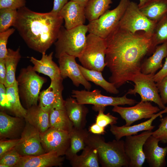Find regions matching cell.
<instances>
[{
	"instance_id": "cell-33",
	"label": "cell",
	"mask_w": 167,
	"mask_h": 167,
	"mask_svg": "<svg viewBox=\"0 0 167 167\" xmlns=\"http://www.w3.org/2000/svg\"><path fill=\"white\" fill-rule=\"evenodd\" d=\"M19 118L11 117L2 111L0 112V135L9 137L19 129L20 121Z\"/></svg>"
},
{
	"instance_id": "cell-13",
	"label": "cell",
	"mask_w": 167,
	"mask_h": 167,
	"mask_svg": "<svg viewBox=\"0 0 167 167\" xmlns=\"http://www.w3.org/2000/svg\"><path fill=\"white\" fill-rule=\"evenodd\" d=\"M20 140L14 148L21 156H37L45 153L41 146L40 133L27 122Z\"/></svg>"
},
{
	"instance_id": "cell-29",
	"label": "cell",
	"mask_w": 167,
	"mask_h": 167,
	"mask_svg": "<svg viewBox=\"0 0 167 167\" xmlns=\"http://www.w3.org/2000/svg\"><path fill=\"white\" fill-rule=\"evenodd\" d=\"M78 66L83 75L88 81L93 83L110 93L117 94L119 93L118 90L113 84L105 79L101 72L86 69L79 64Z\"/></svg>"
},
{
	"instance_id": "cell-16",
	"label": "cell",
	"mask_w": 167,
	"mask_h": 167,
	"mask_svg": "<svg viewBox=\"0 0 167 167\" xmlns=\"http://www.w3.org/2000/svg\"><path fill=\"white\" fill-rule=\"evenodd\" d=\"M74 56L64 54L58 58L60 75L65 79L69 77L76 87L83 85L87 90L91 88V84L86 79L80 71Z\"/></svg>"
},
{
	"instance_id": "cell-15",
	"label": "cell",
	"mask_w": 167,
	"mask_h": 167,
	"mask_svg": "<svg viewBox=\"0 0 167 167\" xmlns=\"http://www.w3.org/2000/svg\"><path fill=\"white\" fill-rule=\"evenodd\" d=\"M63 79L51 80L49 87L40 92L39 106L44 110L49 112L53 109L65 107V101L62 96L64 88Z\"/></svg>"
},
{
	"instance_id": "cell-40",
	"label": "cell",
	"mask_w": 167,
	"mask_h": 167,
	"mask_svg": "<svg viewBox=\"0 0 167 167\" xmlns=\"http://www.w3.org/2000/svg\"><path fill=\"white\" fill-rule=\"evenodd\" d=\"M25 0H0V9L18 10L25 6Z\"/></svg>"
},
{
	"instance_id": "cell-37",
	"label": "cell",
	"mask_w": 167,
	"mask_h": 167,
	"mask_svg": "<svg viewBox=\"0 0 167 167\" xmlns=\"http://www.w3.org/2000/svg\"><path fill=\"white\" fill-rule=\"evenodd\" d=\"M161 123L158 128L152 131V135L160 142L167 143V116L160 120Z\"/></svg>"
},
{
	"instance_id": "cell-35",
	"label": "cell",
	"mask_w": 167,
	"mask_h": 167,
	"mask_svg": "<svg viewBox=\"0 0 167 167\" xmlns=\"http://www.w3.org/2000/svg\"><path fill=\"white\" fill-rule=\"evenodd\" d=\"M18 15L17 10L0 9V32L6 31L15 23Z\"/></svg>"
},
{
	"instance_id": "cell-46",
	"label": "cell",
	"mask_w": 167,
	"mask_h": 167,
	"mask_svg": "<svg viewBox=\"0 0 167 167\" xmlns=\"http://www.w3.org/2000/svg\"><path fill=\"white\" fill-rule=\"evenodd\" d=\"M6 73L5 59H0V83L4 84L6 80Z\"/></svg>"
},
{
	"instance_id": "cell-26",
	"label": "cell",
	"mask_w": 167,
	"mask_h": 167,
	"mask_svg": "<svg viewBox=\"0 0 167 167\" xmlns=\"http://www.w3.org/2000/svg\"><path fill=\"white\" fill-rule=\"evenodd\" d=\"M73 167H99V161L97 150L86 145L80 155H76L69 160Z\"/></svg>"
},
{
	"instance_id": "cell-1",
	"label": "cell",
	"mask_w": 167,
	"mask_h": 167,
	"mask_svg": "<svg viewBox=\"0 0 167 167\" xmlns=\"http://www.w3.org/2000/svg\"><path fill=\"white\" fill-rule=\"evenodd\" d=\"M105 39V62L111 73L109 81L117 88L141 72L144 59L156 47L152 37L143 32L133 33L118 25Z\"/></svg>"
},
{
	"instance_id": "cell-30",
	"label": "cell",
	"mask_w": 167,
	"mask_h": 167,
	"mask_svg": "<svg viewBox=\"0 0 167 167\" xmlns=\"http://www.w3.org/2000/svg\"><path fill=\"white\" fill-rule=\"evenodd\" d=\"M21 58L19 48L16 50L7 49V54L5 58L6 73L4 85L6 87L12 85L16 81L15 72Z\"/></svg>"
},
{
	"instance_id": "cell-14",
	"label": "cell",
	"mask_w": 167,
	"mask_h": 167,
	"mask_svg": "<svg viewBox=\"0 0 167 167\" xmlns=\"http://www.w3.org/2000/svg\"><path fill=\"white\" fill-rule=\"evenodd\" d=\"M40 135L41 144L47 152H54L59 156L66 154L70 144L68 132L49 127Z\"/></svg>"
},
{
	"instance_id": "cell-21",
	"label": "cell",
	"mask_w": 167,
	"mask_h": 167,
	"mask_svg": "<svg viewBox=\"0 0 167 167\" xmlns=\"http://www.w3.org/2000/svg\"><path fill=\"white\" fill-rule=\"evenodd\" d=\"M53 52L49 55L43 54L40 60L33 57H30V61L33 65V69L36 72L48 76L51 80L63 79L61 76L59 66L53 60Z\"/></svg>"
},
{
	"instance_id": "cell-48",
	"label": "cell",
	"mask_w": 167,
	"mask_h": 167,
	"mask_svg": "<svg viewBox=\"0 0 167 167\" xmlns=\"http://www.w3.org/2000/svg\"><path fill=\"white\" fill-rule=\"evenodd\" d=\"M89 0H71L79 4L81 6L84 7Z\"/></svg>"
},
{
	"instance_id": "cell-5",
	"label": "cell",
	"mask_w": 167,
	"mask_h": 167,
	"mask_svg": "<svg viewBox=\"0 0 167 167\" xmlns=\"http://www.w3.org/2000/svg\"><path fill=\"white\" fill-rule=\"evenodd\" d=\"M106 40L94 34L87 36L85 47L78 58L82 66L91 70L103 71L105 66Z\"/></svg>"
},
{
	"instance_id": "cell-6",
	"label": "cell",
	"mask_w": 167,
	"mask_h": 167,
	"mask_svg": "<svg viewBox=\"0 0 167 167\" xmlns=\"http://www.w3.org/2000/svg\"><path fill=\"white\" fill-rule=\"evenodd\" d=\"M16 79L19 96L24 100L27 107L37 105L40 90L46 78L37 74L29 65L21 69Z\"/></svg>"
},
{
	"instance_id": "cell-8",
	"label": "cell",
	"mask_w": 167,
	"mask_h": 167,
	"mask_svg": "<svg viewBox=\"0 0 167 167\" xmlns=\"http://www.w3.org/2000/svg\"><path fill=\"white\" fill-rule=\"evenodd\" d=\"M130 0H120L114 9L108 10L99 18L89 22L88 32L105 39L118 26L129 3Z\"/></svg>"
},
{
	"instance_id": "cell-47",
	"label": "cell",
	"mask_w": 167,
	"mask_h": 167,
	"mask_svg": "<svg viewBox=\"0 0 167 167\" xmlns=\"http://www.w3.org/2000/svg\"><path fill=\"white\" fill-rule=\"evenodd\" d=\"M105 127L101 126L96 123L92 124L89 128L92 133L96 135H103L105 132Z\"/></svg>"
},
{
	"instance_id": "cell-42",
	"label": "cell",
	"mask_w": 167,
	"mask_h": 167,
	"mask_svg": "<svg viewBox=\"0 0 167 167\" xmlns=\"http://www.w3.org/2000/svg\"><path fill=\"white\" fill-rule=\"evenodd\" d=\"M20 139L1 140L0 142V157L4 154L14 148L18 144Z\"/></svg>"
},
{
	"instance_id": "cell-32",
	"label": "cell",
	"mask_w": 167,
	"mask_h": 167,
	"mask_svg": "<svg viewBox=\"0 0 167 167\" xmlns=\"http://www.w3.org/2000/svg\"><path fill=\"white\" fill-rule=\"evenodd\" d=\"M6 88L7 97L11 106L10 111L18 117L25 118L27 110L20 103L17 81Z\"/></svg>"
},
{
	"instance_id": "cell-45",
	"label": "cell",
	"mask_w": 167,
	"mask_h": 167,
	"mask_svg": "<svg viewBox=\"0 0 167 167\" xmlns=\"http://www.w3.org/2000/svg\"><path fill=\"white\" fill-rule=\"evenodd\" d=\"M69 0H54L53 7L51 12L58 14Z\"/></svg>"
},
{
	"instance_id": "cell-25",
	"label": "cell",
	"mask_w": 167,
	"mask_h": 167,
	"mask_svg": "<svg viewBox=\"0 0 167 167\" xmlns=\"http://www.w3.org/2000/svg\"><path fill=\"white\" fill-rule=\"evenodd\" d=\"M89 133L84 128L73 127L69 133L70 144L65 154L69 160L85 148Z\"/></svg>"
},
{
	"instance_id": "cell-4",
	"label": "cell",
	"mask_w": 167,
	"mask_h": 167,
	"mask_svg": "<svg viewBox=\"0 0 167 167\" xmlns=\"http://www.w3.org/2000/svg\"><path fill=\"white\" fill-rule=\"evenodd\" d=\"M88 32L87 25L84 24L69 29L62 26L54 43L55 57L58 58L66 54L78 58L85 47Z\"/></svg>"
},
{
	"instance_id": "cell-19",
	"label": "cell",
	"mask_w": 167,
	"mask_h": 167,
	"mask_svg": "<svg viewBox=\"0 0 167 167\" xmlns=\"http://www.w3.org/2000/svg\"><path fill=\"white\" fill-rule=\"evenodd\" d=\"M84 7L70 1L63 7L58 14L65 21V28L69 29L84 24L86 19Z\"/></svg>"
},
{
	"instance_id": "cell-38",
	"label": "cell",
	"mask_w": 167,
	"mask_h": 167,
	"mask_svg": "<svg viewBox=\"0 0 167 167\" xmlns=\"http://www.w3.org/2000/svg\"><path fill=\"white\" fill-rule=\"evenodd\" d=\"M104 111L100 110L96 116V123L100 126L105 127L108 125L115 124L117 122L118 118L111 115L109 113H104Z\"/></svg>"
},
{
	"instance_id": "cell-23",
	"label": "cell",
	"mask_w": 167,
	"mask_h": 167,
	"mask_svg": "<svg viewBox=\"0 0 167 167\" xmlns=\"http://www.w3.org/2000/svg\"><path fill=\"white\" fill-rule=\"evenodd\" d=\"M167 56V42L157 45L152 55L143 61L141 67V72L146 75H155L162 67V60Z\"/></svg>"
},
{
	"instance_id": "cell-28",
	"label": "cell",
	"mask_w": 167,
	"mask_h": 167,
	"mask_svg": "<svg viewBox=\"0 0 167 167\" xmlns=\"http://www.w3.org/2000/svg\"><path fill=\"white\" fill-rule=\"evenodd\" d=\"M50 127L68 132L74 127L73 123L69 119L65 108L53 109L49 112Z\"/></svg>"
},
{
	"instance_id": "cell-10",
	"label": "cell",
	"mask_w": 167,
	"mask_h": 167,
	"mask_svg": "<svg viewBox=\"0 0 167 167\" xmlns=\"http://www.w3.org/2000/svg\"><path fill=\"white\" fill-rule=\"evenodd\" d=\"M154 74L146 75L140 72L136 75L131 81L135 84L133 89H129L126 94L135 95L138 94L141 101L153 102L161 109L166 107L162 103L153 76Z\"/></svg>"
},
{
	"instance_id": "cell-18",
	"label": "cell",
	"mask_w": 167,
	"mask_h": 167,
	"mask_svg": "<svg viewBox=\"0 0 167 167\" xmlns=\"http://www.w3.org/2000/svg\"><path fill=\"white\" fill-rule=\"evenodd\" d=\"M63 159L54 152L37 156H21L15 167H47L60 166Z\"/></svg>"
},
{
	"instance_id": "cell-36",
	"label": "cell",
	"mask_w": 167,
	"mask_h": 167,
	"mask_svg": "<svg viewBox=\"0 0 167 167\" xmlns=\"http://www.w3.org/2000/svg\"><path fill=\"white\" fill-rule=\"evenodd\" d=\"M21 156L14 148L0 157V164L6 165L8 167H14L18 162Z\"/></svg>"
},
{
	"instance_id": "cell-20",
	"label": "cell",
	"mask_w": 167,
	"mask_h": 167,
	"mask_svg": "<svg viewBox=\"0 0 167 167\" xmlns=\"http://www.w3.org/2000/svg\"><path fill=\"white\" fill-rule=\"evenodd\" d=\"M167 113V107L162 111L156 114L148 120L133 126H118L115 124L110 125V131L116 139L120 140L123 137L137 135L141 131H152L155 127L152 125L153 121L162 114Z\"/></svg>"
},
{
	"instance_id": "cell-43",
	"label": "cell",
	"mask_w": 167,
	"mask_h": 167,
	"mask_svg": "<svg viewBox=\"0 0 167 167\" xmlns=\"http://www.w3.org/2000/svg\"><path fill=\"white\" fill-rule=\"evenodd\" d=\"M0 106L2 110L10 111L11 106L8 100L6 88L3 84L0 83Z\"/></svg>"
},
{
	"instance_id": "cell-11",
	"label": "cell",
	"mask_w": 167,
	"mask_h": 167,
	"mask_svg": "<svg viewBox=\"0 0 167 167\" xmlns=\"http://www.w3.org/2000/svg\"><path fill=\"white\" fill-rule=\"evenodd\" d=\"M152 131H144L139 135L126 136L124 150L129 162V167H142L145 158L143 146Z\"/></svg>"
},
{
	"instance_id": "cell-17",
	"label": "cell",
	"mask_w": 167,
	"mask_h": 167,
	"mask_svg": "<svg viewBox=\"0 0 167 167\" xmlns=\"http://www.w3.org/2000/svg\"><path fill=\"white\" fill-rule=\"evenodd\" d=\"M159 141L151 135L147 139L143 146L145 160L151 167H163L166 164L165 157L167 146L164 147L158 145Z\"/></svg>"
},
{
	"instance_id": "cell-3",
	"label": "cell",
	"mask_w": 167,
	"mask_h": 167,
	"mask_svg": "<svg viewBox=\"0 0 167 167\" xmlns=\"http://www.w3.org/2000/svg\"><path fill=\"white\" fill-rule=\"evenodd\" d=\"M86 144L97 150L102 167H129L123 140L116 139L106 142L101 135L90 133Z\"/></svg>"
},
{
	"instance_id": "cell-24",
	"label": "cell",
	"mask_w": 167,
	"mask_h": 167,
	"mask_svg": "<svg viewBox=\"0 0 167 167\" xmlns=\"http://www.w3.org/2000/svg\"><path fill=\"white\" fill-rule=\"evenodd\" d=\"M27 122L37 129L40 133L49 127V113L42 109L39 105H34L28 108L25 117Z\"/></svg>"
},
{
	"instance_id": "cell-41",
	"label": "cell",
	"mask_w": 167,
	"mask_h": 167,
	"mask_svg": "<svg viewBox=\"0 0 167 167\" xmlns=\"http://www.w3.org/2000/svg\"><path fill=\"white\" fill-rule=\"evenodd\" d=\"M156 84L161 101L165 105L167 104V75Z\"/></svg>"
},
{
	"instance_id": "cell-39",
	"label": "cell",
	"mask_w": 167,
	"mask_h": 167,
	"mask_svg": "<svg viewBox=\"0 0 167 167\" xmlns=\"http://www.w3.org/2000/svg\"><path fill=\"white\" fill-rule=\"evenodd\" d=\"M14 28H9L0 32V59H5L6 57L7 49L6 45L9 36L15 32Z\"/></svg>"
},
{
	"instance_id": "cell-7",
	"label": "cell",
	"mask_w": 167,
	"mask_h": 167,
	"mask_svg": "<svg viewBox=\"0 0 167 167\" xmlns=\"http://www.w3.org/2000/svg\"><path fill=\"white\" fill-rule=\"evenodd\" d=\"M101 92V90L97 89L92 91L73 90L72 91V96L80 104L93 105L92 109L96 111H105V107L108 106L125 105L131 106L137 103L135 100L127 98V94L121 97H114L103 95Z\"/></svg>"
},
{
	"instance_id": "cell-27",
	"label": "cell",
	"mask_w": 167,
	"mask_h": 167,
	"mask_svg": "<svg viewBox=\"0 0 167 167\" xmlns=\"http://www.w3.org/2000/svg\"><path fill=\"white\" fill-rule=\"evenodd\" d=\"M139 8L148 19L157 22L167 13V0H150Z\"/></svg>"
},
{
	"instance_id": "cell-49",
	"label": "cell",
	"mask_w": 167,
	"mask_h": 167,
	"mask_svg": "<svg viewBox=\"0 0 167 167\" xmlns=\"http://www.w3.org/2000/svg\"><path fill=\"white\" fill-rule=\"evenodd\" d=\"M139 3L138 4L139 7L140 8L143 6L145 3L150 0H139Z\"/></svg>"
},
{
	"instance_id": "cell-9",
	"label": "cell",
	"mask_w": 167,
	"mask_h": 167,
	"mask_svg": "<svg viewBox=\"0 0 167 167\" xmlns=\"http://www.w3.org/2000/svg\"><path fill=\"white\" fill-rule=\"evenodd\" d=\"M157 22L148 19L141 11L136 3L130 1L118 26L132 33L142 31L152 37Z\"/></svg>"
},
{
	"instance_id": "cell-34",
	"label": "cell",
	"mask_w": 167,
	"mask_h": 167,
	"mask_svg": "<svg viewBox=\"0 0 167 167\" xmlns=\"http://www.w3.org/2000/svg\"><path fill=\"white\" fill-rule=\"evenodd\" d=\"M152 38L155 47L167 42V13L157 22Z\"/></svg>"
},
{
	"instance_id": "cell-2",
	"label": "cell",
	"mask_w": 167,
	"mask_h": 167,
	"mask_svg": "<svg viewBox=\"0 0 167 167\" xmlns=\"http://www.w3.org/2000/svg\"><path fill=\"white\" fill-rule=\"evenodd\" d=\"M17 11L13 26L29 48L45 53L57 40L63 19L58 14L35 12L25 6Z\"/></svg>"
},
{
	"instance_id": "cell-31",
	"label": "cell",
	"mask_w": 167,
	"mask_h": 167,
	"mask_svg": "<svg viewBox=\"0 0 167 167\" xmlns=\"http://www.w3.org/2000/svg\"><path fill=\"white\" fill-rule=\"evenodd\" d=\"M111 0H89L84 8L86 18L89 22L99 18L110 8Z\"/></svg>"
},
{
	"instance_id": "cell-44",
	"label": "cell",
	"mask_w": 167,
	"mask_h": 167,
	"mask_svg": "<svg viewBox=\"0 0 167 167\" xmlns=\"http://www.w3.org/2000/svg\"><path fill=\"white\" fill-rule=\"evenodd\" d=\"M167 75V57L165 58L164 64L161 69L153 76L155 83L161 81L164 77Z\"/></svg>"
},
{
	"instance_id": "cell-22",
	"label": "cell",
	"mask_w": 167,
	"mask_h": 167,
	"mask_svg": "<svg viewBox=\"0 0 167 167\" xmlns=\"http://www.w3.org/2000/svg\"><path fill=\"white\" fill-rule=\"evenodd\" d=\"M64 105L74 127L78 128H84L86 122V116L88 112V109L84 105L79 103L74 98L71 97L65 101Z\"/></svg>"
},
{
	"instance_id": "cell-12",
	"label": "cell",
	"mask_w": 167,
	"mask_h": 167,
	"mask_svg": "<svg viewBox=\"0 0 167 167\" xmlns=\"http://www.w3.org/2000/svg\"><path fill=\"white\" fill-rule=\"evenodd\" d=\"M160 109L158 107L153 105L150 102L141 101L131 107L114 106L112 111L118 113L125 120V125L128 126L138 120L151 118Z\"/></svg>"
}]
</instances>
